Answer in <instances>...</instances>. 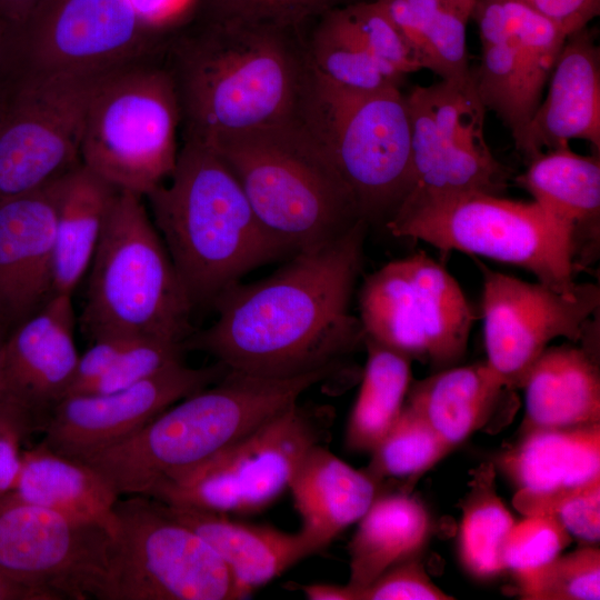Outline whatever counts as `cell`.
Returning <instances> with one entry per match:
<instances>
[{"mask_svg": "<svg viewBox=\"0 0 600 600\" xmlns=\"http://www.w3.org/2000/svg\"><path fill=\"white\" fill-rule=\"evenodd\" d=\"M2 96H0V110H1V106H2Z\"/></svg>", "mask_w": 600, "mask_h": 600, "instance_id": "cell-55", "label": "cell"}, {"mask_svg": "<svg viewBox=\"0 0 600 600\" xmlns=\"http://www.w3.org/2000/svg\"><path fill=\"white\" fill-rule=\"evenodd\" d=\"M0 600H51L46 593L22 586L0 571Z\"/></svg>", "mask_w": 600, "mask_h": 600, "instance_id": "cell-52", "label": "cell"}, {"mask_svg": "<svg viewBox=\"0 0 600 600\" xmlns=\"http://www.w3.org/2000/svg\"><path fill=\"white\" fill-rule=\"evenodd\" d=\"M160 34L130 0H40L17 31L13 74L110 70L156 56Z\"/></svg>", "mask_w": 600, "mask_h": 600, "instance_id": "cell-16", "label": "cell"}, {"mask_svg": "<svg viewBox=\"0 0 600 600\" xmlns=\"http://www.w3.org/2000/svg\"><path fill=\"white\" fill-rule=\"evenodd\" d=\"M516 508L527 514H551L571 538L594 544L600 538V479L551 496H514Z\"/></svg>", "mask_w": 600, "mask_h": 600, "instance_id": "cell-39", "label": "cell"}, {"mask_svg": "<svg viewBox=\"0 0 600 600\" xmlns=\"http://www.w3.org/2000/svg\"><path fill=\"white\" fill-rule=\"evenodd\" d=\"M7 330L8 329L0 323V392L2 391V386H1V353H2V348H3V344H4L6 338L8 336Z\"/></svg>", "mask_w": 600, "mask_h": 600, "instance_id": "cell-54", "label": "cell"}, {"mask_svg": "<svg viewBox=\"0 0 600 600\" xmlns=\"http://www.w3.org/2000/svg\"><path fill=\"white\" fill-rule=\"evenodd\" d=\"M74 324L72 296L56 293L8 333L2 348V391L34 416L41 431L77 369Z\"/></svg>", "mask_w": 600, "mask_h": 600, "instance_id": "cell-20", "label": "cell"}, {"mask_svg": "<svg viewBox=\"0 0 600 600\" xmlns=\"http://www.w3.org/2000/svg\"><path fill=\"white\" fill-rule=\"evenodd\" d=\"M332 418L326 407L297 401L237 444L157 482L144 496L228 516L263 511L289 489L307 452L327 440Z\"/></svg>", "mask_w": 600, "mask_h": 600, "instance_id": "cell-10", "label": "cell"}, {"mask_svg": "<svg viewBox=\"0 0 600 600\" xmlns=\"http://www.w3.org/2000/svg\"><path fill=\"white\" fill-rule=\"evenodd\" d=\"M14 493L18 498L97 524L113 538L117 531L114 504L118 492L89 463L66 457L42 442L22 451Z\"/></svg>", "mask_w": 600, "mask_h": 600, "instance_id": "cell-28", "label": "cell"}, {"mask_svg": "<svg viewBox=\"0 0 600 600\" xmlns=\"http://www.w3.org/2000/svg\"><path fill=\"white\" fill-rule=\"evenodd\" d=\"M348 0H202L206 20L266 22L299 27Z\"/></svg>", "mask_w": 600, "mask_h": 600, "instance_id": "cell-42", "label": "cell"}, {"mask_svg": "<svg viewBox=\"0 0 600 600\" xmlns=\"http://www.w3.org/2000/svg\"><path fill=\"white\" fill-rule=\"evenodd\" d=\"M16 39L14 30L0 18V77L14 72Z\"/></svg>", "mask_w": 600, "mask_h": 600, "instance_id": "cell-51", "label": "cell"}, {"mask_svg": "<svg viewBox=\"0 0 600 600\" xmlns=\"http://www.w3.org/2000/svg\"><path fill=\"white\" fill-rule=\"evenodd\" d=\"M312 73L323 82L351 91H377L400 87L403 77L380 63L361 43L342 6L321 16L304 38Z\"/></svg>", "mask_w": 600, "mask_h": 600, "instance_id": "cell-34", "label": "cell"}, {"mask_svg": "<svg viewBox=\"0 0 600 600\" xmlns=\"http://www.w3.org/2000/svg\"><path fill=\"white\" fill-rule=\"evenodd\" d=\"M482 273L486 362L508 389L521 388L551 340L587 338L590 318L600 304L597 284L581 283L562 293L486 267Z\"/></svg>", "mask_w": 600, "mask_h": 600, "instance_id": "cell-17", "label": "cell"}, {"mask_svg": "<svg viewBox=\"0 0 600 600\" xmlns=\"http://www.w3.org/2000/svg\"><path fill=\"white\" fill-rule=\"evenodd\" d=\"M107 71L14 73L0 110V200L41 189L81 163L88 102Z\"/></svg>", "mask_w": 600, "mask_h": 600, "instance_id": "cell-13", "label": "cell"}, {"mask_svg": "<svg viewBox=\"0 0 600 600\" xmlns=\"http://www.w3.org/2000/svg\"><path fill=\"white\" fill-rule=\"evenodd\" d=\"M40 0H0V18L16 32Z\"/></svg>", "mask_w": 600, "mask_h": 600, "instance_id": "cell-50", "label": "cell"}, {"mask_svg": "<svg viewBox=\"0 0 600 600\" xmlns=\"http://www.w3.org/2000/svg\"><path fill=\"white\" fill-rule=\"evenodd\" d=\"M474 18L481 42L473 78L487 110L493 111L513 140L539 107L567 36L521 0H478Z\"/></svg>", "mask_w": 600, "mask_h": 600, "instance_id": "cell-18", "label": "cell"}, {"mask_svg": "<svg viewBox=\"0 0 600 600\" xmlns=\"http://www.w3.org/2000/svg\"><path fill=\"white\" fill-rule=\"evenodd\" d=\"M548 91L514 139L530 161L571 140L600 150V50L587 28L569 36L548 81Z\"/></svg>", "mask_w": 600, "mask_h": 600, "instance_id": "cell-22", "label": "cell"}, {"mask_svg": "<svg viewBox=\"0 0 600 600\" xmlns=\"http://www.w3.org/2000/svg\"><path fill=\"white\" fill-rule=\"evenodd\" d=\"M41 430L34 416L10 396L0 392V434L17 433L23 439Z\"/></svg>", "mask_w": 600, "mask_h": 600, "instance_id": "cell-47", "label": "cell"}, {"mask_svg": "<svg viewBox=\"0 0 600 600\" xmlns=\"http://www.w3.org/2000/svg\"><path fill=\"white\" fill-rule=\"evenodd\" d=\"M144 198L194 307L212 304L249 271L290 256L259 222L229 167L202 142L183 140L171 174Z\"/></svg>", "mask_w": 600, "mask_h": 600, "instance_id": "cell-3", "label": "cell"}, {"mask_svg": "<svg viewBox=\"0 0 600 600\" xmlns=\"http://www.w3.org/2000/svg\"><path fill=\"white\" fill-rule=\"evenodd\" d=\"M359 307L364 337L434 371L464 357L477 318L456 279L422 252L370 274Z\"/></svg>", "mask_w": 600, "mask_h": 600, "instance_id": "cell-12", "label": "cell"}, {"mask_svg": "<svg viewBox=\"0 0 600 600\" xmlns=\"http://www.w3.org/2000/svg\"><path fill=\"white\" fill-rule=\"evenodd\" d=\"M228 370L218 361L201 368L181 362L117 391L68 396L51 410L41 442L83 461L130 437L176 402L213 384Z\"/></svg>", "mask_w": 600, "mask_h": 600, "instance_id": "cell-19", "label": "cell"}, {"mask_svg": "<svg viewBox=\"0 0 600 600\" xmlns=\"http://www.w3.org/2000/svg\"><path fill=\"white\" fill-rule=\"evenodd\" d=\"M186 351L183 343L134 338L89 393L112 392L132 386L170 366L183 362Z\"/></svg>", "mask_w": 600, "mask_h": 600, "instance_id": "cell-41", "label": "cell"}, {"mask_svg": "<svg viewBox=\"0 0 600 600\" xmlns=\"http://www.w3.org/2000/svg\"><path fill=\"white\" fill-rule=\"evenodd\" d=\"M511 391L487 362L453 366L412 381L406 403L453 449L483 429Z\"/></svg>", "mask_w": 600, "mask_h": 600, "instance_id": "cell-29", "label": "cell"}, {"mask_svg": "<svg viewBox=\"0 0 600 600\" xmlns=\"http://www.w3.org/2000/svg\"><path fill=\"white\" fill-rule=\"evenodd\" d=\"M518 496H551L600 479V422L520 430L492 461Z\"/></svg>", "mask_w": 600, "mask_h": 600, "instance_id": "cell-23", "label": "cell"}, {"mask_svg": "<svg viewBox=\"0 0 600 600\" xmlns=\"http://www.w3.org/2000/svg\"><path fill=\"white\" fill-rule=\"evenodd\" d=\"M467 22L471 18L477 0H441Z\"/></svg>", "mask_w": 600, "mask_h": 600, "instance_id": "cell-53", "label": "cell"}, {"mask_svg": "<svg viewBox=\"0 0 600 600\" xmlns=\"http://www.w3.org/2000/svg\"><path fill=\"white\" fill-rule=\"evenodd\" d=\"M367 361L350 411L344 446L370 453L398 419L412 383V360L364 337Z\"/></svg>", "mask_w": 600, "mask_h": 600, "instance_id": "cell-32", "label": "cell"}, {"mask_svg": "<svg viewBox=\"0 0 600 600\" xmlns=\"http://www.w3.org/2000/svg\"><path fill=\"white\" fill-rule=\"evenodd\" d=\"M421 26L424 44L422 69L443 80L466 78L472 73L467 52L463 20L441 0H409Z\"/></svg>", "mask_w": 600, "mask_h": 600, "instance_id": "cell-37", "label": "cell"}, {"mask_svg": "<svg viewBox=\"0 0 600 600\" xmlns=\"http://www.w3.org/2000/svg\"><path fill=\"white\" fill-rule=\"evenodd\" d=\"M141 19L161 32L182 12L188 0H130Z\"/></svg>", "mask_w": 600, "mask_h": 600, "instance_id": "cell-48", "label": "cell"}, {"mask_svg": "<svg viewBox=\"0 0 600 600\" xmlns=\"http://www.w3.org/2000/svg\"><path fill=\"white\" fill-rule=\"evenodd\" d=\"M204 144L229 167L259 222L290 256L328 244L363 220L352 192L298 118Z\"/></svg>", "mask_w": 600, "mask_h": 600, "instance_id": "cell-5", "label": "cell"}, {"mask_svg": "<svg viewBox=\"0 0 600 600\" xmlns=\"http://www.w3.org/2000/svg\"><path fill=\"white\" fill-rule=\"evenodd\" d=\"M17 433L0 434V496L14 491L22 463L21 443Z\"/></svg>", "mask_w": 600, "mask_h": 600, "instance_id": "cell-46", "label": "cell"}, {"mask_svg": "<svg viewBox=\"0 0 600 600\" xmlns=\"http://www.w3.org/2000/svg\"><path fill=\"white\" fill-rule=\"evenodd\" d=\"M394 237L523 268L554 291L576 290L571 230L534 200L486 192L407 198L386 222Z\"/></svg>", "mask_w": 600, "mask_h": 600, "instance_id": "cell-7", "label": "cell"}, {"mask_svg": "<svg viewBox=\"0 0 600 600\" xmlns=\"http://www.w3.org/2000/svg\"><path fill=\"white\" fill-rule=\"evenodd\" d=\"M167 48L183 140L298 118L311 77L299 27L204 20Z\"/></svg>", "mask_w": 600, "mask_h": 600, "instance_id": "cell-2", "label": "cell"}, {"mask_svg": "<svg viewBox=\"0 0 600 600\" xmlns=\"http://www.w3.org/2000/svg\"><path fill=\"white\" fill-rule=\"evenodd\" d=\"M142 197L119 191L90 264L81 324L92 340L184 343L194 308Z\"/></svg>", "mask_w": 600, "mask_h": 600, "instance_id": "cell-6", "label": "cell"}, {"mask_svg": "<svg viewBox=\"0 0 600 600\" xmlns=\"http://www.w3.org/2000/svg\"><path fill=\"white\" fill-rule=\"evenodd\" d=\"M572 538L551 514H527L516 520L503 544L504 571L513 581L559 556Z\"/></svg>", "mask_w": 600, "mask_h": 600, "instance_id": "cell-38", "label": "cell"}, {"mask_svg": "<svg viewBox=\"0 0 600 600\" xmlns=\"http://www.w3.org/2000/svg\"><path fill=\"white\" fill-rule=\"evenodd\" d=\"M342 10L361 43L384 67L403 78L421 69L377 1L343 4Z\"/></svg>", "mask_w": 600, "mask_h": 600, "instance_id": "cell-40", "label": "cell"}, {"mask_svg": "<svg viewBox=\"0 0 600 600\" xmlns=\"http://www.w3.org/2000/svg\"><path fill=\"white\" fill-rule=\"evenodd\" d=\"M289 490L301 518L299 532L317 553L362 518L381 487L363 469L316 444L298 467Z\"/></svg>", "mask_w": 600, "mask_h": 600, "instance_id": "cell-25", "label": "cell"}, {"mask_svg": "<svg viewBox=\"0 0 600 600\" xmlns=\"http://www.w3.org/2000/svg\"><path fill=\"white\" fill-rule=\"evenodd\" d=\"M299 589L310 600H356V592L348 584L310 583Z\"/></svg>", "mask_w": 600, "mask_h": 600, "instance_id": "cell-49", "label": "cell"}, {"mask_svg": "<svg viewBox=\"0 0 600 600\" xmlns=\"http://www.w3.org/2000/svg\"><path fill=\"white\" fill-rule=\"evenodd\" d=\"M298 119L352 192L361 218L386 222L412 187L411 124L400 87L351 91L312 71Z\"/></svg>", "mask_w": 600, "mask_h": 600, "instance_id": "cell-8", "label": "cell"}, {"mask_svg": "<svg viewBox=\"0 0 600 600\" xmlns=\"http://www.w3.org/2000/svg\"><path fill=\"white\" fill-rule=\"evenodd\" d=\"M63 177L0 200V323L7 329L37 312L53 294V246Z\"/></svg>", "mask_w": 600, "mask_h": 600, "instance_id": "cell-21", "label": "cell"}, {"mask_svg": "<svg viewBox=\"0 0 600 600\" xmlns=\"http://www.w3.org/2000/svg\"><path fill=\"white\" fill-rule=\"evenodd\" d=\"M542 208L577 237L580 230L598 238L600 213L599 154L581 156L569 146L547 150L529 161L517 178Z\"/></svg>", "mask_w": 600, "mask_h": 600, "instance_id": "cell-31", "label": "cell"}, {"mask_svg": "<svg viewBox=\"0 0 600 600\" xmlns=\"http://www.w3.org/2000/svg\"><path fill=\"white\" fill-rule=\"evenodd\" d=\"M524 600H599L600 550L586 544L514 580Z\"/></svg>", "mask_w": 600, "mask_h": 600, "instance_id": "cell-36", "label": "cell"}, {"mask_svg": "<svg viewBox=\"0 0 600 600\" xmlns=\"http://www.w3.org/2000/svg\"><path fill=\"white\" fill-rule=\"evenodd\" d=\"M452 450L417 410L404 403L363 470L381 489L392 480L399 482L398 491L411 492L416 482Z\"/></svg>", "mask_w": 600, "mask_h": 600, "instance_id": "cell-35", "label": "cell"}, {"mask_svg": "<svg viewBox=\"0 0 600 600\" xmlns=\"http://www.w3.org/2000/svg\"><path fill=\"white\" fill-rule=\"evenodd\" d=\"M152 57L104 72L90 96L80 144L83 166L119 191L144 198L176 167L181 124L168 67Z\"/></svg>", "mask_w": 600, "mask_h": 600, "instance_id": "cell-9", "label": "cell"}, {"mask_svg": "<svg viewBox=\"0 0 600 600\" xmlns=\"http://www.w3.org/2000/svg\"><path fill=\"white\" fill-rule=\"evenodd\" d=\"M411 124L412 187L407 198L459 192L498 194L509 173L484 136L487 108L473 72L417 86L406 96Z\"/></svg>", "mask_w": 600, "mask_h": 600, "instance_id": "cell-14", "label": "cell"}, {"mask_svg": "<svg viewBox=\"0 0 600 600\" xmlns=\"http://www.w3.org/2000/svg\"><path fill=\"white\" fill-rule=\"evenodd\" d=\"M111 540L97 524L0 496V571L51 600H102Z\"/></svg>", "mask_w": 600, "mask_h": 600, "instance_id": "cell-15", "label": "cell"}, {"mask_svg": "<svg viewBox=\"0 0 600 600\" xmlns=\"http://www.w3.org/2000/svg\"><path fill=\"white\" fill-rule=\"evenodd\" d=\"M492 462L473 469L469 490L461 503L457 554L461 568L481 582L503 574L502 549L516 519L496 489Z\"/></svg>", "mask_w": 600, "mask_h": 600, "instance_id": "cell-33", "label": "cell"}, {"mask_svg": "<svg viewBox=\"0 0 600 600\" xmlns=\"http://www.w3.org/2000/svg\"><path fill=\"white\" fill-rule=\"evenodd\" d=\"M520 430L600 422V371L587 347L547 348L530 368Z\"/></svg>", "mask_w": 600, "mask_h": 600, "instance_id": "cell-26", "label": "cell"}, {"mask_svg": "<svg viewBox=\"0 0 600 600\" xmlns=\"http://www.w3.org/2000/svg\"><path fill=\"white\" fill-rule=\"evenodd\" d=\"M339 371V366H330L289 378H267L228 370L213 384L83 461L119 496H144L157 482L181 476L237 444Z\"/></svg>", "mask_w": 600, "mask_h": 600, "instance_id": "cell-4", "label": "cell"}, {"mask_svg": "<svg viewBox=\"0 0 600 600\" xmlns=\"http://www.w3.org/2000/svg\"><path fill=\"white\" fill-rule=\"evenodd\" d=\"M160 503L168 514L197 532L220 557L232 577L237 599L248 598L313 554L300 532L248 523L224 513Z\"/></svg>", "mask_w": 600, "mask_h": 600, "instance_id": "cell-24", "label": "cell"}, {"mask_svg": "<svg viewBox=\"0 0 600 600\" xmlns=\"http://www.w3.org/2000/svg\"><path fill=\"white\" fill-rule=\"evenodd\" d=\"M132 339L134 338L109 336L93 340L92 346L79 357L66 397L89 393Z\"/></svg>", "mask_w": 600, "mask_h": 600, "instance_id": "cell-44", "label": "cell"}, {"mask_svg": "<svg viewBox=\"0 0 600 600\" xmlns=\"http://www.w3.org/2000/svg\"><path fill=\"white\" fill-rule=\"evenodd\" d=\"M368 223L320 248L299 252L269 277L236 282L212 302L217 319L184 349L211 354L229 370L289 378L330 366L363 344L350 302Z\"/></svg>", "mask_w": 600, "mask_h": 600, "instance_id": "cell-1", "label": "cell"}, {"mask_svg": "<svg viewBox=\"0 0 600 600\" xmlns=\"http://www.w3.org/2000/svg\"><path fill=\"white\" fill-rule=\"evenodd\" d=\"M114 514L102 600H237L224 562L158 500L119 497Z\"/></svg>", "mask_w": 600, "mask_h": 600, "instance_id": "cell-11", "label": "cell"}, {"mask_svg": "<svg viewBox=\"0 0 600 600\" xmlns=\"http://www.w3.org/2000/svg\"><path fill=\"white\" fill-rule=\"evenodd\" d=\"M118 192L82 163L63 177L53 246V294L72 296L89 270Z\"/></svg>", "mask_w": 600, "mask_h": 600, "instance_id": "cell-30", "label": "cell"}, {"mask_svg": "<svg viewBox=\"0 0 600 600\" xmlns=\"http://www.w3.org/2000/svg\"><path fill=\"white\" fill-rule=\"evenodd\" d=\"M422 557L398 563L358 591L357 600H452L427 573Z\"/></svg>", "mask_w": 600, "mask_h": 600, "instance_id": "cell-43", "label": "cell"}, {"mask_svg": "<svg viewBox=\"0 0 600 600\" xmlns=\"http://www.w3.org/2000/svg\"><path fill=\"white\" fill-rule=\"evenodd\" d=\"M552 21L567 37L587 28L600 12V0H521Z\"/></svg>", "mask_w": 600, "mask_h": 600, "instance_id": "cell-45", "label": "cell"}, {"mask_svg": "<svg viewBox=\"0 0 600 600\" xmlns=\"http://www.w3.org/2000/svg\"><path fill=\"white\" fill-rule=\"evenodd\" d=\"M433 534L432 517L411 492H380L348 544V586L356 592L403 561L422 557Z\"/></svg>", "mask_w": 600, "mask_h": 600, "instance_id": "cell-27", "label": "cell"}]
</instances>
